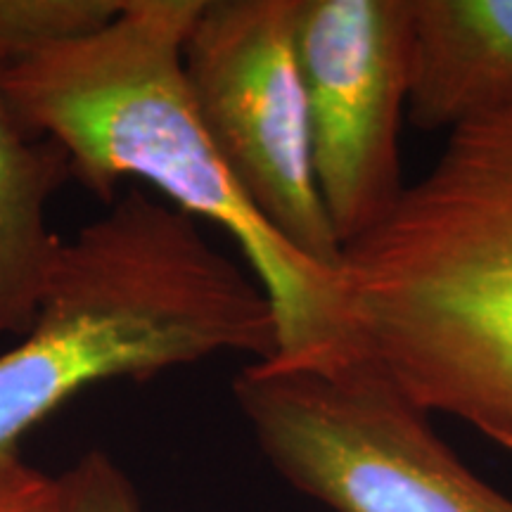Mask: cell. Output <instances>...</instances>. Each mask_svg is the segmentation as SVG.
<instances>
[{
    "label": "cell",
    "mask_w": 512,
    "mask_h": 512,
    "mask_svg": "<svg viewBox=\"0 0 512 512\" xmlns=\"http://www.w3.org/2000/svg\"><path fill=\"white\" fill-rule=\"evenodd\" d=\"M294 17L297 0H202L183 43V79L254 207L294 249L339 271L342 245L313 174Z\"/></svg>",
    "instance_id": "5b68a950"
},
{
    "label": "cell",
    "mask_w": 512,
    "mask_h": 512,
    "mask_svg": "<svg viewBox=\"0 0 512 512\" xmlns=\"http://www.w3.org/2000/svg\"><path fill=\"white\" fill-rule=\"evenodd\" d=\"M0 67V337H22L62 238L48 226V204L72 178L69 157L12 102Z\"/></svg>",
    "instance_id": "ba28073f"
},
{
    "label": "cell",
    "mask_w": 512,
    "mask_h": 512,
    "mask_svg": "<svg viewBox=\"0 0 512 512\" xmlns=\"http://www.w3.org/2000/svg\"><path fill=\"white\" fill-rule=\"evenodd\" d=\"M233 396L273 470L332 512H512L361 354L330 368L249 361Z\"/></svg>",
    "instance_id": "277c9868"
},
{
    "label": "cell",
    "mask_w": 512,
    "mask_h": 512,
    "mask_svg": "<svg viewBox=\"0 0 512 512\" xmlns=\"http://www.w3.org/2000/svg\"><path fill=\"white\" fill-rule=\"evenodd\" d=\"M221 354H278L273 306L200 221L128 188L62 240L34 318L0 354V467L76 394Z\"/></svg>",
    "instance_id": "3957f363"
},
{
    "label": "cell",
    "mask_w": 512,
    "mask_h": 512,
    "mask_svg": "<svg viewBox=\"0 0 512 512\" xmlns=\"http://www.w3.org/2000/svg\"><path fill=\"white\" fill-rule=\"evenodd\" d=\"M294 38L313 174L344 252L408 188L401 121L411 100L413 0H297Z\"/></svg>",
    "instance_id": "8992f818"
},
{
    "label": "cell",
    "mask_w": 512,
    "mask_h": 512,
    "mask_svg": "<svg viewBox=\"0 0 512 512\" xmlns=\"http://www.w3.org/2000/svg\"><path fill=\"white\" fill-rule=\"evenodd\" d=\"M57 512H143V503L117 460L91 448L57 477Z\"/></svg>",
    "instance_id": "30bf717a"
},
{
    "label": "cell",
    "mask_w": 512,
    "mask_h": 512,
    "mask_svg": "<svg viewBox=\"0 0 512 512\" xmlns=\"http://www.w3.org/2000/svg\"><path fill=\"white\" fill-rule=\"evenodd\" d=\"M202 0H124L105 27L8 69L12 102L67 152L76 183L110 204L124 181L157 190L240 249L273 306L271 366L330 368L354 356L342 275L294 249L211 145L183 79V43Z\"/></svg>",
    "instance_id": "6da1fadb"
},
{
    "label": "cell",
    "mask_w": 512,
    "mask_h": 512,
    "mask_svg": "<svg viewBox=\"0 0 512 512\" xmlns=\"http://www.w3.org/2000/svg\"><path fill=\"white\" fill-rule=\"evenodd\" d=\"M0 512H57V477L24 460L0 467Z\"/></svg>",
    "instance_id": "8fae6325"
},
{
    "label": "cell",
    "mask_w": 512,
    "mask_h": 512,
    "mask_svg": "<svg viewBox=\"0 0 512 512\" xmlns=\"http://www.w3.org/2000/svg\"><path fill=\"white\" fill-rule=\"evenodd\" d=\"M339 275L351 351L512 451V95L448 131Z\"/></svg>",
    "instance_id": "7a4b0ae2"
},
{
    "label": "cell",
    "mask_w": 512,
    "mask_h": 512,
    "mask_svg": "<svg viewBox=\"0 0 512 512\" xmlns=\"http://www.w3.org/2000/svg\"><path fill=\"white\" fill-rule=\"evenodd\" d=\"M124 0H0V67L105 27Z\"/></svg>",
    "instance_id": "9c48e42d"
},
{
    "label": "cell",
    "mask_w": 512,
    "mask_h": 512,
    "mask_svg": "<svg viewBox=\"0 0 512 512\" xmlns=\"http://www.w3.org/2000/svg\"><path fill=\"white\" fill-rule=\"evenodd\" d=\"M408 117L453 128L512 95V0H413Z\"/></svg>",
    "instance_id": "52a82bcc"
}]
</instances>
